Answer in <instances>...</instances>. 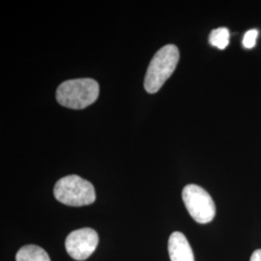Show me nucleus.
<instances>
[{
  "label": "nucleus",
  "mask_w": 261,
  "mask_h": 261,
  "mask_svg": "<svg viewBox=\"0 0 261 261\" xmlns=\"http://www.w3.org/2000/svg\"><path fill=\"white\" fill-rule=\"evenodd\" d=\"M99 96V84L92 79L66 81L56 90V100L61 106L83 110L92 105Z\"/></svg>",
  "instance_id": "1"
},
{
  "label": "nucleus",
  "mask_w": 261,
  "mask_h": 261,
  "mask_svg": "<svg viewBox=\"0 0 261 261\" xmlns=\"http://www.w3.org/2000/svg\"><path fill=\"white\" fill-rule=\"evenodd\" d=\"M179 50L174 45H167L156 53L150 62L144 79V88L148 93H156L175 71Z\"/></svg>",
  "instance_id": "2"
},
{
  "label": "nucleus",
  "mask_w": 261,
  "mask_h": 261,
  "mask_svg": "<svg viewBox=\"0 0 261 261\" xmlns=\"http://www.w3.org/2000/svg\"><path fill=\"white\" fill-rule=\"evenodd\" d=\"M56 199L68 206H85L96 200L94 186L77 175H68L59 179L54 189Z\"/></svg>",
  "instance_id": "3"
},
{
  "label": "nucleus",
  "mask_w": 261,
  "mask_h": 261,
  "mask_svg": "<svg viewBox=\"0 0 261 261\" xmlns=\"http://www.w3.org/2000/svg\"><path fill=\"white\" fill-rule=\"evenodd\" d=\"M182 198L187 210L198 224H208L213 221L216 207L211 196L201 187L187 185L182 192Z\"/></svg>",
  "instance_id": "4"
},
{
  "label": "nucleus",
  "mask_w": 261,
  "mask_h": 261,
  "mask_svg": "<svg viewBox=\"0 0 261 261\" xmlns=\"http://www.w3.org/2000/svg\"><path fill=\"white\" fill-rule=\"evenodd\" d=\"M99 236L89 227L76 229L67 236L65 241L66 251L75 260L87 259L97 249Z\"/></svg>",
  "instance_id": "5"
},
{
  "label": "nucleus",
  "mask_w": 261,
  "mask_h": 261,
  "mask_svg": "<svg viewBox=\"0 0 261 261\" xmlns=\"http://www.w3.org/2000/svg\"><path fill=\"white\" fill-rule=\"evenodd\" d=\"M168 253L170 261H195L190 243L179 231L173 232L168 239Z\"/></svg>",
  "instance_id": "6"
},
{
  "label": "nucleus",
  "mask_w": 261,
  "mask_h": 261,
  "mask_svg": "<svg viewBox=\"0 0 261 261\" xmlns=\"http://www.w3.org/2000/svg\"><path fill=\"white\" fill-rule=\"evenodd\" d=\"M16 261H50L47 252L36 245H27L19 249Z\"/></svg>",
  "instance_id": "7"
},
{
  "label": "nucleus",
  "mask_w": 261,
  "mask_h": 261,
  "mask_svg": "<svg viewBox=\"0 0 261 261\" xmlns=\"http://www.w3.org/2000/svg\"><path fill=\"white\" fill-rule=\"evenodd\" d=\"M229 30L226 28H219L210 33L209 43L211 46L218 47L219 49H224L229 44Z\"/></svg>",
  "instance_id": "8"
},
{
  "label": "nucleus",
  "mask_w": 261,
  "mask_h": 261,
  "mask_svg": "<svg viewBox=\"0 0 261 261\" xmlns=\"http://www.w3.org/2000/svg\"><path fill=\"white\" fill-rule=\"evenodd\" d=\"M258 36V30L256 29H251L247 31L243 38V47L251 49L254 47L256 44V39Z\"/></svg>",
  "instance_id": "9"
},
{
  "label": "nucleus",
  "mask_w": 261,
  "mask_h": 261,
  "mask_svg": "<svg viewBox=\"0 0 261 261\" xmlns=\"http://www.w3.org/2000/svg\"><path fill=\"white\" fill-rule=\"evenodd\" d=\"M250 261H261V250H256L253 252Z\"/></svg>",
  "instance_id": "10"
}]
</instances>
